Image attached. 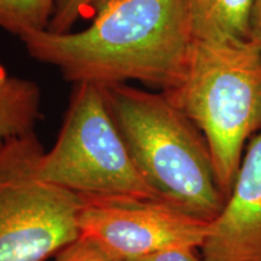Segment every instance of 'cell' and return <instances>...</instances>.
<instances>
[{
    "label": "cell",
    "instance_id": "14",
    "mask_svg": "<svg viewBox=\"0 0 261 261\" xmlns=\"http://www.w3.org/2000/svg\"><path fill=\"white\" fill-rule=\"evenodd\" d=\"M250 39L261 52V0H253L250 14Z\"/></svg>",
    "mask_w": 261,
    "mask_h": 261
},
{
    "label": "cell",
    "instance_id": "8",
    "mask_svg": "<svg viewBox=\"0 0 261 261\" xmlns=\"http://www.w3.org/2000/svg\"><path fill=\"white\" fill-rule=\"evenodd\" d=\"M40 100L37 84L10 74L0 61V148L34 132Z\"/></svg>",
    "mask_w": 261,
    "mask_h": 261
},
{
    "label": "cell",
    "instance_id": "12",
    "mask_svg": "<svg viewBox=\"0 0 261 261\" xmlns=\"http://www.w3.org/2000/svg\"><path fill=\"white\" fill-rule=\"evenodd\" d=\"M54 261H116L96 242L79 236L55 255Z\"/></svg>",
    "mask_w": 261,
    "mask_h": 261
},
{
    "label": "cell",
    "instance_id": "2",
    "mask_svg": "<svg viewBox=\"0 0 261 261\" xmlns=\"http://www.w3.org/2000/svg\"><path fill=\"white\" fill-rule=\"evenodd\" d=\"M114 122L133 163L160 200L207 223L223 210L207 140L166 93L103 86Z\"/></svg>",
    "mask_w": 261,
    "mask_h": 261
},
{
    "label": "cell",
    "instance_id": "9",
    "mask_svg": "<svg viewBox=\"0 0 261 261\" xmlns=\"http://www.w3.org/2000/svg\"><path fill=\"white\" fill-rule=\"evenodd\" d=\"M195 39H250L253 0H187Z\"/></svg>",
    "mask_w": 261,
    "mask_h": 261
},
{
    "label": "cell",
    "instance_id": "3",
    "mask_svg": "<svg viewBox=\"0 0 261 261\" xmlns=\"http://www.w3.org/2000/svg\"><path fill=\"white\" fill-rule=\"evenodd\" d=\"M163 93L204 136L227 200L246 143L261 129V52L256 44L252 39H195L184 79Z\"/></svg>",
    "mask_w": 261,
    "mask_h": 261
},
{
    "label": "cell",
    "instance_id": "13",
    "mask_svg": "<svg viewBox=\"0 0 261 261\" xmlns=\"http://www.w3.org/2000/svg\"><path fill=\"white\" fill-rule=\"evenodd\" d=\"M195 248H173L132 261H203Z\"/></svg>",
    "mask_w": 261,
    "mask_h": 261
},
{
    "label": "cell",
    "instance_id": "10",
    "mask_svg": "<svg viewBox=\"0 0 261 261\" xmlns=\"http://www.w3.org/2000/svg\"><path fill=\"white\" fill-rule=\"evenodd\" d=\"M57 0H0V27L22 39L48 28Z\"/></svg>",
    "mask_w": 261,
    "mask_h": 261
},
{
    "label": "cell",
    "instance_id": "1",
    "mask_svg": "<svg viewBox=\"0 0 261 261\" xmlns=\"http://www.w3.org/2000/svg\"><path fill=\"white\" fill-rule=\"evenodd\" d=\"M80 32H34L21 39L31 56L70 83L139 81L168 92L187 73L194 45L187 0H98Z\"/></svg>",
    "mask_w": 261,
    "mask_h": 261
},
{
    "label": "cell",
    "instance_id": "6",
    "mask_svg": "<svg viewBox=\"0 0 261 261\" xmlns=\"http://www.w3.org/2000/svg\"><path fill=\"white\" fill-rule=\"evenodd\" d=\"M80 236L116 261H132L173 248L200 250L210 223L155 198L84 196Z\"/></svg>",
    "mask_w": 261,
    "mask_h": 261
},
{
    "label": "cell",
    "instance_id": "5",
    "mask_svg": "<svg viewBox=\"0 0 261 261\" xmlns=\"http://www.w3.org/2000/svg\"><path fill=\"white\" fill-rule=\"evenodd\" d=\"M35 132L0 148V261H47L80 236L83 197L39 175Z\"/></svg>",
    "mask_w": 261,
    "mask_h": 261
},
{
    "label": "cell",
    "instance_id": "7",
    "mask_svg": "<svg viewBox=\"0 0 261 261\" xmlns=\"http://www.w3.org/2000/svg\"><path fill=\"white\" fill-rule=\"evenodd\" d=\"M200 250L203 261H261V129L250 139L231 194Z\"/></svg>",
    "mask_w": 261,
    "mask_h": 261
},
{
    "label": "cell",
    "instance_id": "4",
    "mask_svg": "<svg viewBox=\"0 0 261 261\" xmlns=\"http://www.w3.org/2000/svg\"><path fill=\"white\" fill-rule=\"evenodd\" d=\"M45 181L81 196L160 200L133 163L114 122L103 86L75 84L55 144L41 156Z\"/></svg>",
    "mask_w": 261,
    "mask_h": 261
},
{
    "label": "cell",
    "instance_id": "11",
    "mask_svg": "<svg viewBox=\"0 0 261 261\" xmlns=\"http://www.w3.org/2000/svg\"><path fill=\"white\" fill-rule=\"evenodd\" d=\"M98 0H57L56 9L48 24V31L54 33H67L87 14Z\"/></svg>",
    "mask_w": 261,
    "mask_h": 261
}]
</instances>
